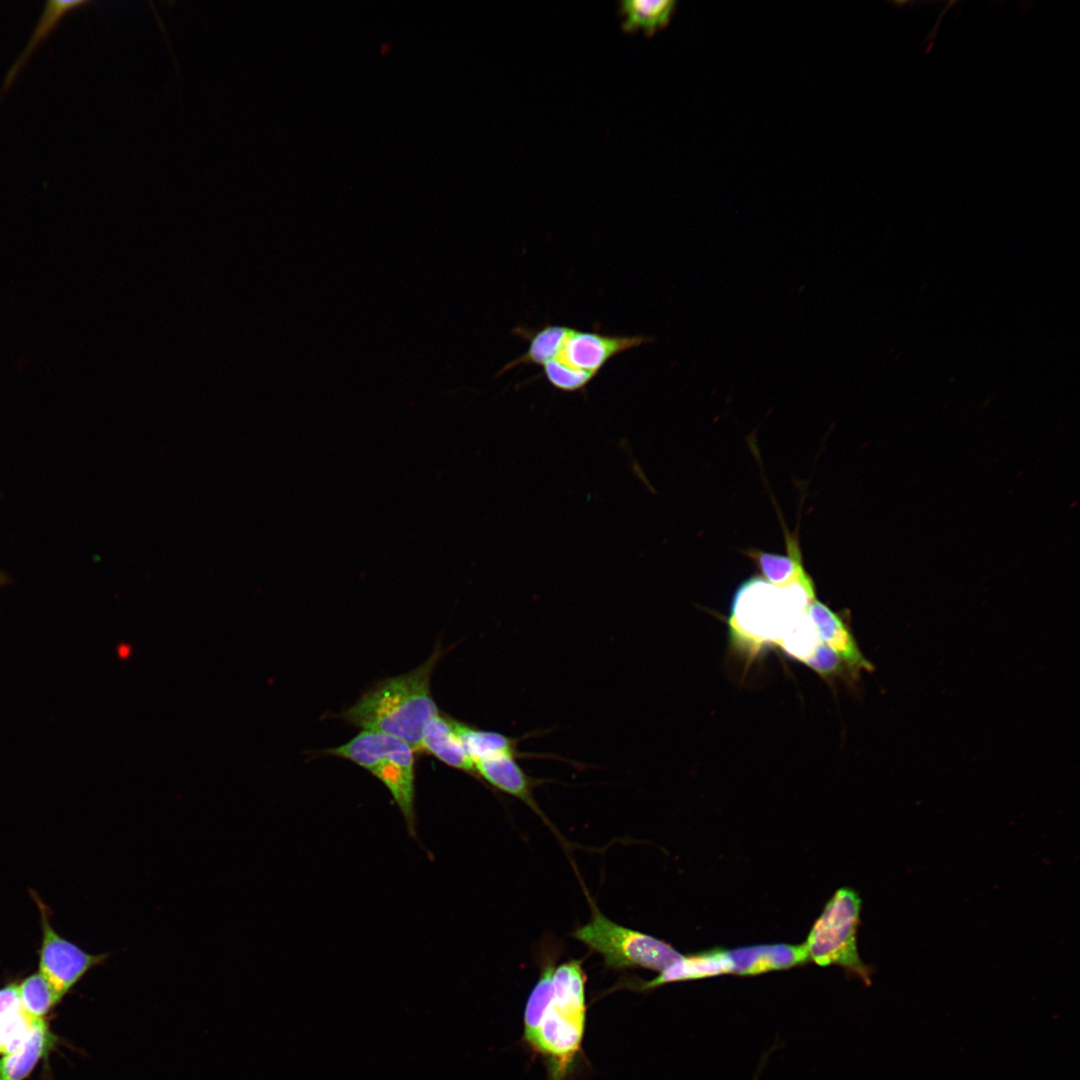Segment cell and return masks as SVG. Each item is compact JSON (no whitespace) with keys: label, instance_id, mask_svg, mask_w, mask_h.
Returning a JSON list of instances; mask_svg holds the SVG:
<instances>
[{"label":"cell","instance_id":"obj_15","mask_svg":"<svg viewBox=\"0 0 1080 1080\" xmlns=\"http://www.w3.org/2000/svg\"><path fill=\"white\" fill-rule=\"evenodd\" d=\"M733 965L728 951L722 949L704 951L701 953L683 956L670 965L659 975L639 985L640 990L656 988L660 985L690 979L717 976L732 973Z\"/></svg>","mask_w":1080,"mask_h":1080},{"label":"cell","instance_id":"obj_18","mask_svg":"<svg viewBox=\"0 0 1080 1080\" xmlns=\"http://www.w3.org/2000/svg\"><path fill=\"white\" fill-rule=\"evenodd\" d=\"M567 327L559 324H547L536 330L524 327L514 329L513 333L524 339L528 343V348L518 358L505 365L498 375L521 365L541 367L558 350Z\"/></svg>","mask_w":1080,"mask_h":1080},{"label":"cell","instance_id":"obj_22","mask_svg":"<svg viewBox=\"0 0 1080 1080\" xmlns=\"http://www.w3.org/2000/svg\"><path fill=\"white\" fill-rule=\"evenodd\" d=\"M804 664L825 679L843 676L848 671L840 656L822 641Z\"/></svg>","mask_w":1080,"mask_h":1080},{"label":"cell","instance_id":"obj_5","mask_svg":"<svg viewBox=\"0 0 1080 1080\" xmlns=\"http://www.w3.org/2000/svg\"><path fill=\"white\" fill-rule=\"evenodd\" d=\"M763 579V578H762ZM762 581L759 593L757 578H751L735 593L730 618V628L736 640L759 649L763 644H778L787 629L801 616L814 599L802 593L781 595L772 593V585ZM787 595V594H786ZM816 599V598H815Z\"/></svg>","mask_w":1080,"mask_h":1080},{"label":"cell","instance_id":"obj_20","mask_svg":"<svg viewBox=\"0 0 1080 1080\" xmlns=\"http://www.w3.org/2000/svg\"><path fill=\"white\" fill-rule=\"evenodd\" d=\"M675 5L673 0L622 1L621 10L625 15L622 26L625 30L641 27L647 33H653L669 22Z\"/></svg>","mask_w":1080,"mask_h":1080},{"label":"cell","instance_id":"obj_19","mask_svg":"<svg viewBox=\"0 0 1080 1080\" xmlns=\"http://www.w3.org/2000/svg\"><path fill=\"white\" fill-rule=\"evenodd\" d=\"M22 1010L34 1020H44L62 996L38 971L17 983Z\"/></svg>","mask_w":1080,"mask_h":1080},{"label":"cell","instance_id":"obj_4","mask_svg":"<svg viewBox=\"0 0 1080 1080\" xmlns=\"http://www.w3.org/2000/svg\"><path fill=\"white\" fill-rule=\"evenodd\" d=\"M861 899L851 888H840L826 903L803 944L808 956L820 966L835 964L871 984L872 969L857 949Z\"/></svg>","mask_w":1080,"mask_h":1080},{"label":"cell","instance_id":"obj_16","mask_svg":"<svg viewBox=\"0 0 1080 1080\" xmlns=\"http://www.w3.org/2000/svg\"><path fill=\"white\" fill-rule=\"evenodd\" d=\"M455 732L466 753L473 763L497 756L528 757L519 750V737H511L499 732L482 730L453 719Z\"/></svg>","mask_w":1080,"mask_h":1080},{"label":"cell","instance_id":"obj_12","mask_svg":"<svg viewBox=\"0 0 1080 1080\" xmlns=\"http://www.w3.org/2000/svg\"><path fill=\"white\" fill-rule=\"evenodd\" d=\"M732 973L756 975L770 970L788 969L808 961L804 945H759L728 951Z\"/></svg>","mask_w":1080,"mask_h":1080},{"label":"cell","instance_id":"obj_14","mask_svg":"<svg viewBox=\"0 0 1080 1080\" xmlns=\"http://www.w3.org/2000/svg\"><path fill=\"white\" fill-rule=\"evenodd\" d=\"M421 752H427L446 765L479 778L473 761L455 732L453 718L449 716L439 713L429 722L423 733Z\"/></svg>","mask_w":1080,"mask_h":1080},{"label":"cell","instance_id":"obj_17","mask_svg":"<svg viewBox=\"0 0 1080 1080\" xmlns=\"http://www.w3.org/2000/svg\"><path fill=\"white\" fill-rule=\"evenodd\" d=\"M87 3L88 2L85 0H49L45 2L43 12L28 43L6 73L2 85L1 96L9 89L38 45L50 35L51 31L57 27L60 20L70 11Z\"/></svg>","mask_w":1080,"mask_h":1080},{"label":"cell","instance_id":"obj_8","mask_svg":"<svg viewBox=\"0 0 1080 1080\" xmlns=\"http://www.w3.org/2000/svg\"><path fill=\"white\" fill-rule=\"evenodd\" d=\"M651 341L644 335H612L568 326L558 350L549 361L596 377L617 355Z\"/></svg>","mask_w":1080,"mask_h":1080},{"label":"cell","instance_id":"obj_3","mask_svg":"<svg viewBox=\"0 0 1080 1080\" xmlns=\"http://www.w3.org/2000/svg\"><path fill=\"white\" fill-rule=\"evenodd\" d=\"M325 753L348 759L378 778L390 791L413 832L416 752L410 745L385 733L362 730L347 743Z\"/></svg>","mask_w":1080,"mask_h":1080},{"label":"cell","instance_id":"obj_13","mask_svg":"<svg viewBox=\"0 0 1080 1080\" xmlns=\"http://www.w3.org/2000/svg\"><path fill=\"white\" fill-rule=\"evenodd\" d=\"M57 1036L47 1021H36L25 1042L0 1058V1080H24L57 1044Z\"/></svg>","mask_w":1080,"mask_h":1080},{"label":"cell","instance_id":"obj_9","mask_svg":"<svg viewBox=\"0 0 1080 1080\" xmlns=\"http://www.w3.org/2000/svg\"><path fill=\"white\" fill-rule=\"evenodd\" d=\"M806 615L819 639L840 656L852 677L855 678L861 670L873 671L872 663L861 652L848 623L839 613L816 598L809 603Z\"/></svg>","mask_w":1080,"mask_h":1080},{"label":"cell","instance_id":"obj_10","mask_svg":"<svg viewBox=\"0 0 1080 1080\" xmlns=\"http://www.w3.org/2000/svg\"><path fill=\"white\" fill-rule=\"evenodd\" d=\"M787 554H773L756 548H749L744 554L758 567L761 576L777 588L799 586L811 597L816 598L813 579L805 570L800 545L797 537L785 534Z\"/></svg>","mask_w":1080,"mask_h":1080},{"label":"cell","instance_id":"obj_2","mask_svg":"<svg viewBox=\"0 0 1080 1080\" xmlns=\"http://www.w3.org/2000/svg\"><path fill=\"white\" fill-rule=\"evenodd\" d=\"M442 656L439 648L410 672L384 679L342 713L365 731L394 736L421 752L424 730L440 711L431 692V677Z\"/></svg>","mask_w":1080,"mask_h":1080},{"label":"cell","instance_id":"obj_11","mask_svg":"<svg viewBox=\"0 0 1080 1080\" xmlns=\"http://www.w3.org/2000/svg\"><path fill=\"white\" fill-rule=\"evenodd\" d=\"M517 759L512 756H497L477 761L474 765L479 778L497 790L521 800L543 817L533 792L544 780L527 774Z\"/></svg>","mask_w":1080,"mask_h":1080},{"label":"cell","instance_id":"obj_21","mask_svg":"<svg viewBox=\"0 0 1080 1080\" xmlns=\"http://www.w3.org/2000/svg\"><path fill=\"white\" fill-rule=\"evenodd\" d=\"M821 640L806 613L797 619L777 644L789 656L805 663Z\"/></svg>","mask_w":1080,"mask_h":1080},{"label":"cell","instance_id":"obj_7","mask_svg":"<svg viewBox=\"0 0 1080 1080\" xmlns=\"http://www.w3.org/2000/svg\"><path fill=\"white\" fill-rule=\"evenodd\" d=\"M30 894L40 913L39 972L64 997L91 969L104 964L111 954L88 953L64 938L51 924L49 907L35 891L30 890Z\"/></svg>","mask_w":1080,"mask_h":1080},{"label":"cell","instance_id":"obj_1","mask_svg":"<svg viewBox=\"0 0 1080 1080\" xmlns=\"http://www.w3.org/2000/svg\"><path fill=\"white\" fill-rule=\"evenodd\" d=\"M585 973L581 960L544 967L524 1013V1036L547 1056L555 1070L576 1055L585 1027Z\"/></svg>","mask_w":1080,"mask_h":1080},{"label":"cell","instance_id":"obj_6","mask_svg":"<svg viewBox=\"0 0 1080 1080\" xmlns=\"http://www.w3.org/2000/svg\"><path fill=\"white\" fill-rule=\"evenodd\" d=\"M572 935L599 953L606 967L612 969L644 968L662 972L682 957L669 943L621 926L596 907L591 920Z\"/></svg>","mask_w":1080,"mask_h":1080}]
</instances>
